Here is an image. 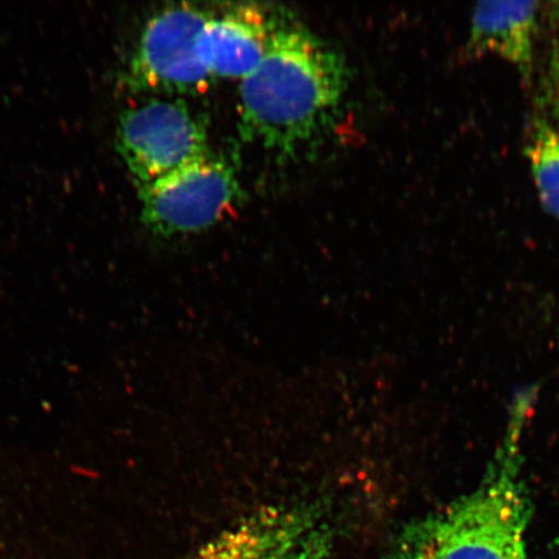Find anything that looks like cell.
<instances>
[{
  "mask_svg": "<svg viewBox=\"0 0 559 559\" xmlns=\"http://www.w3.org/2000/svg\"><path fill=\"white\" fill-rule=\"evenodd\" d=\"M534 394L510 405L506 435L477 488L402 530L388 559H530L533 519L522 440Z\"/></svg>",
  "mask_w": 559,
  "mask_h": 559,
  "instance_id": "cell-1",
  "label": "cell"
},
{
  "mask_svg": "<svg viewBox=\"0 0 559 559\" xmlns=\"http://www.w3.org/2000/svg\"><path fill=\"white\" fill-rule=\"evenodd\" d=\"M346 87L337 51L309 31L280 26L261 64L241 81V135L290 155L332 122Z\"/></svg>",
  "mask_w": 559,
  "mask_h": 559,
  "instance_id": "cell-2",
  "label": "cell"
},
{
  "mask_svg": "<svg viewBox=\"0 0 559 559\" xmlns=\"http://www.w3.org/2000/svg\"><path fill=\"white\" fill-rule=\"evenodd\" d=\"M207 12L190 4L166 7L140 34L124 68L123 85L135 94H199L214 76L201 53Z\"/></svg>",
  "mask_w": 559,
  "mask_h": 559,
  "instance_id": "cell-3",
  "label": "cell"
},
{
  "mask_svg": "<svg viewBox=\"0 0 559 559\" xmlns=\"http://www.w3.org/2000/svg\"><path fill=\"white\" fill-rule=\"evenodd\" d=\"M117 150L140 192L207 155V132L183 102L150 99L121 116Z\"/></svg>",
  "mask_w": 559,
  "mask_h": 559,
  "instance_id": "cell-4",
  "label": "cell"
},
{
  "mask_svg": "<svg viewBox=\"0 0 559 559\" xmlns=\"http://www.w3.org/2000/svg\"><path fill=\"white\" fill-rule=\"evenodd\" d=\"M239 198L234 167L209 152L140 191L142 221L157 236L200 233L218 223Z\"/></svg>",
  "mask_w": 559,
  "mask_h": 559,
  "instance_id": "cell-5",
  "label": "cell"
},
{
  "mask_svg": "<svg viewBox=\"0 0 559 559\" xmlns=\"http://www.w3.org/2000/svg\"><path fill=\"white\" fill-rule=\"evenodd\" d=\"M334 528L320 506L263 508L191 559H333Z\"/></svg>",
  "mask_w": 559,
  "mask_h": 559,
  "instance_id": "cell-6",
  "label": "cell"
},
{
  "mask_svg": "<svg viewBox=\"0 0 559 559\" xmlns=\"http://www.w3.org/2000/svg\"><path fill=\"white\" fill-rule=\"evenodd\" d=\"M260 5L241 4L210 16L201 35V53L216 79L243 80L267 55L278 31Z\"/></svg>",
  "mask_w": 559,
  "mask_h": 559,
  "instance_id": "cell-7",
  "label": "cell"
},
{
  "mask_svg": "<svg viewBox=\"0 0 559 559\" xmlns=\"http://www.w3.org/2000/svg\"><path fill=\"white\" fill-rule=\"evenodd\" d=\"M537 9L536 2L479 3L472 20V50L499 55L530 76Z\"/></svg>",
  "mask_w": 559,
  "mask_h": 559,
  "instance_id": "cell-8",
  "label": "cell"
},
{
  "mask_svg": "<svg viewBox=\"0 0 559 559\" xmlns=\"http://www.w3.org/2000/svg\"><path fill=\"white\" fill-rule=\"evenodd\" d=\"M527 157L544 206L559 218V135L549 124H535Z\"/></svg>",
  "mask_w": 559,
  "mask_h": 559,
  "instance_id": "cell-9",
  "label": "cell"
},
{
  "mask_svg": "<svg viewBox=\"0 0 559 559\" xmlns=\"http://www.w3.org/2000/svg\"><path fill=\"white\" fill-rule=\"evenodd\" d=\"M551 100H554L555 109L559 115V52L556 56L554 66H551Z\"/></svg>",
  "mask_w": 559,
  "mask_h": 559,
  "instance_id": "cell-10",
  "label": "cell"
}]
</instances>
